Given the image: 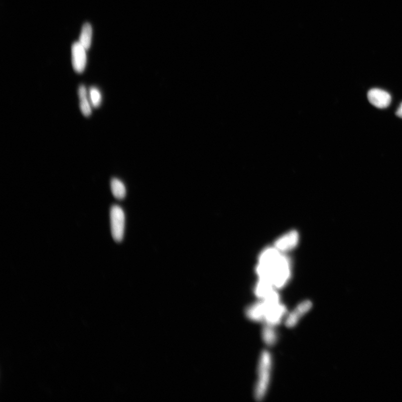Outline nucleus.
<instances>
[{
    "label": "nucleus",
    "mask_w": 402,
    "mask_h": 402,
    "mask_svg": "<svg viewBox=\"0 0 402 402\" xmlns=\"http://www.w3.org/2000/svg\"><path fill=\"white\" fill-rule=\"evenodd\" d=\"M257 272L260 279L270 281L276 289L281 288L290 278L289 262L275 247L268 248L260 257Z\"/></svg>",
    "instance_id": "f257e3e1"
},
{
    "label": "nucleus",
    "mask_w": 402,
    "mask_h": 402,
    "mask_svg": "<svg viewBox=\"0 0 402 402\" xmlns=\"http://www.w3.org/2000/svg\"><path fill=\"white\" fill-rule=\"evenodd\" d=\"M271 368V357L268 351H264L261 356L258 367V378L255 390V397L258 401L264 398L269 385Z\"/></svg>",
    "instance_id": "f03ea898"
},
{
    "label": "nucleus",
    "mask_w": 402,
    "mask_h": 402,
    "mask_svg": "<svg viewBox=\"0 0 402 402\" xmlns=\"http://www.w3.org/2000/svg\"><path fill=\"white\" fill-rule=\"evenodd\" d=\"M111 230L115 242H121L123 239L126 216L121 207L114 205L110 211Z\"/></svg>",
    "instance_id": "7ed1b4c3"
},
{
    "label": "nucleus",
    "mask_w": 402,
    "mask_h": 402,
    "mask_svg": "<svg viewBox=\"0 0 402 402\" xmlns=\"http://www.w3.org/2000/svg\"><path fill=\"white\" fill-rule=\"evenodd\" d=\"M87 50L79 41H76L72 45V64L74 70L78 73L84 72L87 64Z\"/></svg>",
    "instance_id": "20e7f679"
},
{
    "label": "nucleus",
    "mask_w": 402,
    "mask_h": 402,
    "mask_svg": "<svg viewBox=\"0 0 402 402\" xmlns=\"http://www.w3.org/2000/svg\"><path fill=\"white\" fill-rule=\"evenodd\" d=\"M368 99L370 103L379 109L388 108L392 100L391 96L388 92L378 89L370 90L368 93Z\"/></svg>",
    "instance_id": "39448f33"
},
{
    "label": "nucleus",
    "mask_w": 402,
    "mask_h": 402,
    "mask_svg": "<svg viewBox=\"0 0 402 402\" xmlns=\"http://www.w3.org/2000/svg\"><path fill=\"white\" fill-rule=\"evenodd\" d=\"M312 307V303L308 300L298 304L286 318L285 325L289 328L294 327L297 324L300 319L310 310Z\"/></svg>",
    "instance_id": "423d86ee"
},
{
    "label": "nucleus",
    "mask_w": 402,
    "mask_h": 402,
    "mask_svg": "<svg viewBox=\"0 0 402 402\" xmlns=\"http://www.w3.org/2000/svg\"><path fill=\"white\" fill-rule=\"evenodd\" d=\"M298 241V233L295 231H291L277 240L274 247L280 252L288 251L295 248Z\"/></svg>",
    "instance_id": "0eeeda50"
},
{
    "label": "nucleus",
    "mask_w": 402,
    "mask_h": 402,
    "mask_svg": "<svg viewBox=\"0 0 402 402\" xmlns=\"http://www.w3.org/2000/svg\"><path fill=\"white\" fill-rule=\"evenodd\" d=\"M266 304L262 301L254 303L247 309L246 315L251 320L256 322H263L265 320Z\"/></svg>",
    "instance_id": "6e6552de"
},
{
    "label": "nucleus",
    "mask_w": 402,
    "mask_h": 402,
    "mask_svg": "<svg viewBox=\"0 0 402 402\" xmlns=\"http://www.w3.org/2000/svg\"><path fill=\"white\" fill-rule=\"evenodd\" d=\"M78 97L80 99V108L81 112L85 117H89L92 114V107L89 96L85 86H80L78 89Z\"/></svg>",
    "instance_id": "1a4fd4ad"
},
{
    "label": "nucleus",
    "mask_w": 402,
    "mask_h": 402,
    "mask_svg": "<svg viewBox=\"0 0 402 402\" xmlns=\"http://www.w3.org/2000/svg\"><path fill=\"white\" fill-rule=\"evenodd\" d=\"M275 289L270 281L260 279L255 289V293L259 298L263 299Z\"/></svg>",
    "instance_id": "9d476101"
},
{
    "label": "nucleus",
    "mask_w": 402,
    "mask_h": 402,
    "mask_svg": "<svg viewBox=\"0 0 402 402\" xmlns=\"http://www.w3.org/2000/svg\"><path fill=\"white\" fill-rule=\"evenodd\" d=\"M92 27L89 22H86L82 26L79 38V43L87 50H89L91 45L92 38Z\"/></svg>",
    "instance_id": "9b49d317"
},
{
    "label": "nucleus",
    "mask_w": 402,
    "mask_h": 402,
    "mask_svg": "<svg viewBox=\"0 0 402 402\" xmlns=\"http://www.w3.org/2000/svg\"><path fill=\"white\" fill-rule=\"evenodd\" d=\"M111 189L113 196L119 200L126 196L127 190L123 182L118 178H113L111 182Z\"/></svg>",
    "instance_id": "f8f14e48"
},
{
    "label": "nucleus",
    "mask_w": 402,
    "mask_h": 402,
    "mask_svg": "<svg viewBox=\"0 0 402 402\" xmlns=\"http://www.w3.org/2000/svg\"><path fill=\"white\" fill-rule=\"evenodd\" d=\"M272 326L266 325L263 330V337L265 343L269 346L275 343L277 336Z\"/></svg>",
    "instance_id": "ddd939ff"
},
{
    "label": "nucleus",
    "mask_w": 402,
    "mask_h": 402,
    "mask_svg": "<svg viewBox=\"0 0 402 402\" xmlns=\"http://www.w3.org/2000/svg\"><path fill=\"white\" fill-rule=\"evenodd\" d=\"M89 99L92 107L99 108L102 102V95L99 90L95 87H91L89 91Z\"/></svg>",
    "instance_id": "4468645a"
},
{
    "label": "nucleus",
    "mask_w": 402,
    "mask_h": 402,
    "mask_svg": "<svg viewBox=\"0 0 402 402\" xmlns=\"http://www.w3.org/2000/svg\"><path fill=\"white\" fill-rule=\"evenodd\" d=\"M396 115L397 117L402 118V103L401 104L399 109L397 111Z\"/></svg>",
    "instance_id": "2eb2a0df"
}]
</instances>
